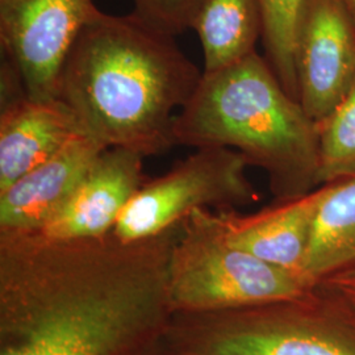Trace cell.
I'll list each match as a JSON object with an SVG mask.
<instances>
[{"label":"cell","instance_id":"cell-1","mask_svg":"<svg viewBox=\"0 0 355 355\" xmlns=\"http://www.w3.org/2000/svg\"><path fill=\"white\" fill-rule=\"evenodd\" d=\"M177 229L135 242L1 236L0 355H121L170 304Z\"/></svg>","mask_w":355,"mask_h":355},{"label":"cell","instance_id":"cell-2","mask_svg":"<svg viewBox=\"0 0 355 355\" xmlns=\"http://www.w3.org/2000/svg\"><path fill=\"white\" fill-rule=\"evenodd\" d=\"M202 76L175 36L136 12L117 16L98 8L66 57L57 99L105 148L150 157L175 146V116Z\"/></svg>","mask_w":355,"mask_h":355},{"label":"cell","instance_id":"cell-3","mask_svg":"<svg viewBox=\"0 0 355 355\" xmlns=\"http://www.w3.org/2000/svg\"><path fill=\"white\" fill-rule=\"evenodd\" d=\"M174 145L234 149L263 168L282 202L318 187V125L284 89L257 51L216 71H203L178 112Z\"/></svg>","mask_w":355,"mask_h":355},{"label":"cell","instance_id":"cell-4","mask_svg":"<svg viewBox=\"0 0 355 355\" xmlns=\"http://www.w3.org/2000/svg\"><path fill=\"white\" fill-rule=\"evenodd\" d=\"M313 287L304 277L233 246L205 209L184 220L170 254L168 302L179 309L303 303Z\"/></svg>","mask_w":355,"mask_h":355},{"label":"cell","instance_id":"cell-5","mask_svg":"<svg viewBox=\"0 0 355 355\" xmlns=\"http://www.w3.org/2000/svg\"><path fill=\"white\" fill-rule=\"evenodd\" d=\"M248 159L221 146L198 148L164 175L146 179L121 212L114 233L121 241L149 240L177 229L196 209L258 199L246 177Z\"/></svg>","mask_w":355,"mask_h":355},{"label":"cell","instance_id":"cell-6","mask_svg":"<svg viewBox=\"0 0 355 355\" xmlns=\"http://www.w3.org/2000/svg\"><path fill=\"white\" fill-rule=\"evenodd\" d=\"M96 10L92 0H0L3 66L26 95L57 99L66 57Z\"/></svg>","mask_w":355,"mask_h":355},{"label":"cell","instance_id":"cell-7","mask_svg":"<svg viewBox=\"0 0 355 355\" xmlns=\"http://www.w3.org/2000/svg\"><path fill=\"white\" fill-rule=\"evenodd\" d=\"M297 98L320 125L355 80V21L343 0H309L296 45Z\"/></svg>","mask_w":355,"mask_h":355},{"label":"cell","instance_id":"cell-8","mask_svg":"<svg viewBox=\"0 0 355 355\" xmlns=\"http://www.w3.org/2000/svg\"><path fill=\"white\" fill-rule=\"evenodd\" d=\"M144 158L123 148L104 149L62 207L31 234L64 241L112 233L129 200L148 179L144 174Z\"/></svg>","mask_w":355,"mask_h":355},{"label":"cell","instance_id":"cell-9","mask_svg":"<svg viewBox=\"0 0 355 355\" xmlns=\"http://www.w3.org/2000/svg\"><path fill=\"white\" fill-rule=\"evenodd\" d=\"M207 355H355V328L324 312L252 316L215 333Z\"/></svg>","mask_w":355,"mask_h":355},{"label":"cell","instance_id":"cell-10","mask_svg":"<svg viewBox=\"0 0 355 355\" xmlns=\"http://www.w3.org/2000/svg\"><path fill=\"white\" fill-rule=\"evenodd\" d=\"M85 133L58 99H35L19 86L1 87L0 191Z\"/></svg>","mask_w":355,"mask_h":355},{"label":"cell","instance_id":"cell-11","mask_svg":"<svg viewBox=\"0 0 355 355\" xmlns=\"http://www.w3.org/2000/svg\"><path fill=\"white\" fill-rule=\"evenodd\" d=\"M107 149L82 133L60 152L0 191V233L20 236L42 228L76 190L91 164Z\"/></svg>","mask_w":355,"mask_h":355},{"label":"cell","instance_id":"cell-12","mask_svg":"<svg viewBox=\"0 0 355 355\" xmlns=\"http://www.w3.org/2000/svg\"><path fill=\"white\" fill-rule=\"evenodd\" d=\"M324 190L321 186L255 215L218 214L216 221L233 246L304 277L305 255Z\"/></svg>","mask_w":355,"mask_h":355},{"label":"cell","instance_id":"cell-13","mask_svg":"<svg viewBox=\"0 0 355 355\" xmlns=\"http://www.w3.org/2000/svg\"><path fill=\"white\" fill-rule=\"evenodd\" d=\"M324 187L303 266L313 286L355 263V175Z\"/></svg>","mask_w":355,"mask_h":355},{"label":"cell","instance_id":"cell-14","mask_svg":"<svg viewBox=\"0 0 355 355\" xmlns=\"http://www.w3.org/2000/svg\"><path fill=\"white\" fill-rule=\"evenodd\" d=\"M191 29L202 44L203 71L236 64L254 53L262 37L259 0H203Z\"/></svg>","mask_w":355,"mask_h":355},{"label":"cell","instance_id":"cell-15","mask_svg":"<svg viewBox=\"0 0 355 355\" xmlns=\"http://www.w3.org/2000/svg\"><path fill=\"white\" fill-rule=\"evenodd\" d=\"M308 3L309 0H259L266 61L296 101V45Z\"/></svg>","mask_w":355,"mask_h":355},{"label":"cell","instance_id":"cell-16","mask_svg":"<svg viewBox=\"0 0 355 355\" xmlns=\"http://www.w3.org/2000/svg\"><path fill=\"white\" fill-rule=\"evenodd\" d=\"M355 175V80L334 111L318 125V184Z\"/></svg>","mask_w":355,"mask_h":355},{"label":"cell","instance_id":"cell-17","mask_svg":"<svg viewBox=\"0 0 355 355\" xmlns=\"http://www.w3.org/2000/svg\"><path fill=\"white\" fill-rule=\"evenodd\" d=\"M135 11L150 26L178 36L192 28L203 0H133Z\"/></svg>","mask_w":355,"mask_h":355},{"label":"cell","instance_id":"cell-18","mask_svg":"<svg viewBox=\"0 0 355 355\" xmlns=\"http://www.w3.org/2000/svg\"><path fill=\"white\" fill-rule=\"evenodd\" d=\"M320 283L355 313V263L324 278Z\"/></svg>","mask_w":355,"mask_h":355},{"label":"cell","instance_id":"cell-19","mask_svg":"<svg viewBox=\"0 0 355 355\" xmlns=\"http://www.w3.org/2000/svg\"><path fill=\"white\" fill-rule=\"evenodd\" d=\"M343 3L347 7L349 12L352 13V16H353L355 21V0H343Z\"/></svg>","mask_w":355,"mask_h":355}]
</instances>
